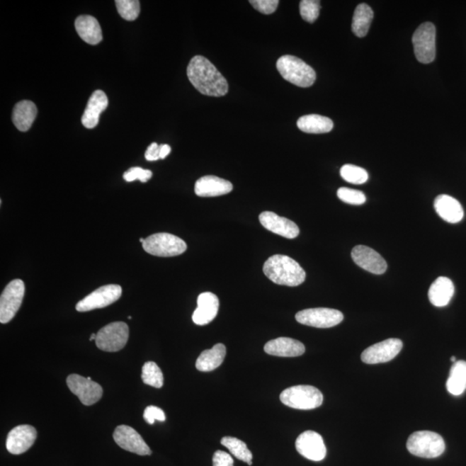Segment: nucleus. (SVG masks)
<instances>
[{
    "mask_svg": "<svg viewBox=\"0 0 466 466\" xmlns=\"http://www.w3.org/2000/svg\"><path fill=\"white\" fill-rule=\"evenodd\" d=\"M74 25L82 40L91 45H96L103 39L101 25L92 16H80L76 18Z\"/></svg>",
    "mask_w": 466,
    "mask_h": 466,
    "instance_id": "obj_24",
    "label": "nucleus"
},
{
    "mask_svg": "<svg viewBox=\"0 0 466 466\" xmlns=\"http://www.w3.org/2000/svg\"><path fill=\"white\" fill-rule=\"evenodd\" d=\"M124 179L127 183H132L135 180H140L142 183H147L152 177V172L149 169H144L140 167H134L128 169L124 173Z\"/></svg>",
    "mask_w": 466,
    "mask_h": 466,
    "instance_id": "obj_37",
    "label": "nucleus"
},
{
    "mask_svg": "<svg viewBox=\"0 0 466 466\" xmlns=\"http://www.w3.org/2000/svg\"><path fill=\"white\" fill-rule=\"evenodd\" d=\"M145 159L149 161L159 160L160 145H158L157 143H152L149 145L147 151L145 152Z\"/></svg>",
    "mask_w": 466,
    "mask_h": 466,
    "instance_id": "obj_41",
    "label": "nucleus"
},
{
    "mask_svg": "<svg viewBox=\"0 0 466 466\" xmlns=\"http://www.w3.org/2000/svg\"><path fill=\"white\" fill-rule=\"evenodd\" d=\"M96 339L98 349L116 353L124 348L129 339V327L125 322L108 324L98 331Z\"/></svg>",
    "mask_w": 466,
    "mask_h": 466,
    "instance_id": "obj_8",
    "label": "nucleus"
},
{
    "mask_svg": "<svg viewBox=\"0 0 466 466\" xmlns=\"http://www.w3.org/2000/svg\"><path fill=\"white\" fill-rule=\"evenodd\" d=\"M341 176L343 180L351 184H363L369 178L368 173L365 169L353 164L343 165L341 169Z\"/></svg>",
    "mask_w": 466,
    "mask_h": 466,
    "instance_id": "obj_33",
    "label": "nucleus"
},
{
    "mask_svg": "<svg viewBox=\"0 0 466 466\" xmlns=\"http://www.w3.org/2000/svg\"><path fill=\"white\" fill-rule=\"evenodd\" d=\"M434 209L446 222L456 224L464 218V209L459 200L452 196L441 195L434 200Z\"/></svg>",
    "mask_w": 466,
    "mask_h": 466,
    "instance_id": "obj_23",
    "label": "nucleus"
},
{
    "mask_svg": "<svg viewBox=\"0 0 466 466\" xmlns=\"http://www.w3.org/2000/svg\"><path fill=\"white\" fill-rule=\"evenodd\" d=\"M113 439L122 449L137 455H151L152 450L135 429L129 426H118L113 433Z\"/></svg>",
    "mask_w": 466,
    "mask_h": 466,
    "instance_id": "obj_14",
    "label": "nucleus"
},
{
    "mask_svg": "<svg viewBox=\"0 0 466 466\" xmlns=\"http://www.w3.org/2000/svg\"><path fill=\"white\" fill-rule=\"evenodd\" d=\"M402 341L399 339H389L375 343L363 351L361 359L367 365L387 363L396 358L402 349Z\"/></svg>",
    "mask_w": 466,
    "mask_h": 466,
    "instance_id": "obj_13",
    "label": "nucleus"
},
{
    "mask_svg": "<svg viewBox=\"0 0 466 466\" xmlns=\"http://www.w3.org/2000/svg\"><path fill=\"white\" fill-rule=\"evenodd\" d=\"M451 361H452L453 363H456V362H457V359H456V358L454 357V356H453V357L451 358Z\"/></svg>",
    "mask_w": 466,
    "mask_h": 466,
    "instance_id": "obj_44",
    "label": "nucleus"
},
{
    "mask_svg": "<svg viewBox=\"0 0 466 466\" xmlns=\"http://www.w3.org/2000/svg\"><path fill=\"white\" fill-rule=\"evenodd\" d=\"M407 448L414 456L434 459L445 452V444L440 434L419 431L411 434L407 441Z\"/></svg>",
    "mask_w": 466,
    "mask_h": 466,
    "instance_id": "obj_5",
    "label": "nucleus"
},
{
    "mask_svg": "<svg viewBox=\"0 0 466 466\" xmlns=\"http://www.w3.org/2000/svg\"><path fill=\"white\" fill-rule=\"evenodd\" d=\"M297 452L306 459L322 461L326 455V448L321 434L314 431H306L300 434L295 441Z\"/></svg>",
    "mask_w": 466,
    "mask_h": 466,
    "instance_id": "obj_15",
    "label": "nucleus"
},
{
    "mask_svg": "<svg viewBox=\"0 0 466 466\" xmlns=\"http://www.w3.org/2000/svg\"><path fill=\"white\" fill-rule=\"evenodd\" d=\"M25 286L21 279L11 281L0 298V322L6 324L15 317L25 297Z\"/></svg>",
    "mask_w": 466,
    "mask_h": 466,
    "instance_id": "obj_9",
    "label": "nucleus"
},
{
    "mask_svg": "<svg viewBox=\"0 0 466 466\" xmlns=\"http://www.w3.org/2000/svg\"><path fill=\"white\" fill-rule=\"evenodd\" d=\"M260 223L268 231L288 239L298 237L300 229L293 221L275 215L273 212H263L259 215Z\"/></svg>",
    "mask_w": 466,
    "mask_h": 466,
    "instance_id": "obj_18",
    "label": "nucleus"
},
{
    "mask_svg": "<svg viewBox=\"0 0 466 466\" xmlns=\"http://www.w3.org/2000/svg\"><path fill=\"white\" fill-rule=\"evenodd\" d=\"M297 126L303 132L322 134L330 132L334 128V122L327 117L318 115V114H309V115L300 118Z\"/></svg>",
    "mask_w": 466,
    "mask_h": 466,
    "instance_id": "obj_28",
    "label": "nucleus"
},
{
    "mask_svg": "<svg viewBox=\"0 0 466 466\" xmlns=\"http://www.w3.org/2000/svg\"><path fill=\"white\" fill-rule=\"evenodd\" d=\"M264 351L272 356L295 358L305 353V346L296 339L281 337L268 341L264 346Z\"/></svg>",
    "mask_w": 466,
    "mask_h": 466,
    "instance_id": "obj_20",
    "label": "nucleus"
},
{
    "mask_svg": "<svg viewBox=\"0 0 466 466\" xmlns=\"http://www.w3.org/2000/svg\"><path fill=\"white\" fill-rule=\"evenodd\" d=\"M351 258L358 267L375 275L384 274L388 268L385 258L368 246H355L351 251Z\"/></svg>",
    "mask_w": 466,
    "mask_h": 466,
    "instance_id": "obj_16",
    "label": "nucleus"
},
{
    "mask_svg": "<svg viewBox=\"0 0 466 466\" xmlns=\"http://www.w3.org/2000/svg\"><path fill=\"white\" fill-rule=\"evenodd\" d=\"M454 291H455V288L451 280L445 276H441L433 283L429 288V301L433 306L445 307L451 301Z\"/></svg>",
    "mask_w": 466,
    "mask_h": 466,
    "instance_id": "obj_25",
    "label": "nucleus"
},
{
    "mask_svg": "<svg viewBox=\"0 0 466 466\" xmlns=\"http://www.w3.org/2000/svg\"><path fill=\"white\" fill-rule=\"evenodd\" d=\"M276 69L284 80L300 88H309L316 80V73L312 67L302 59L293 55H283L276 62Z\"/></svg>",
    "mask_w": 466,
    "mask_h": 466,
    "instance_id": "obj_3",
    "label": "nucleus"
},
{
    "mask_svg": "<svg viewBox=\"0 0 466 466\" xmlns=\"http://www.w3.org/2000/svg\"><path fill=\"white\" fill-rule=\"evenodd\" d=\"M144 419L147 424L153 425L156 421H164L166 416L163 409L156 406H149L144 410Z\"/></svg>",
    "mask_w": 466,
    "mask_h": 466,
    "instance_id": "obj_39",
    "label": "nucleus"
},
{
    "mask_svg": "<svg viewBox=\"0 0 466 466\" xmlns=\"http://www.w3.org/2000/svg\"><path fill=\"white\" fill-rule=\"evenodd\" d=\"M37 430L30 425L16 426L8 433L6 439L7 451L14 455L25 453L37 440Z\"/></svg>",
    "mask_w": 466,
    "mask_h": 466,
    "instance_id": "obj_17",
    "label": "nucleus"
},
{
    "mask_svg": "<svg viewBox=\"0 0 466 466\" xmlns=\"http://www.w3.org/2000/svg\"><path fill=\"white\" fill-rule=\"evenodd\" d=\"M118 13L125 21H136L140 13V2L138 0H116Z\"/></svg>",
    "mask_w": 466,
    "mask_h": 466,
    "instance_id": "obj_34",
    "label": "nucleus"
},
{
    "mask_svg": "<svg viewBox=\"0 0 466 466\" xmlns=\"http://www.w3.org/2000/svg\"><path fill=\"white\" fill-rule=\"evenodd\" d=\"M295 319L302 325L317 329H330L341 323L343 315L341 311L336 309L318 307L300 311L296 314Z\"/></svg>",
    "mask_w": 466,
    "mask_h": 466,
    "instance_id": "obj_10",
    "label": "nucleus"
},
{
    "mask_svg": "<svg viewBox=\"0 0 466 466\" xmlns=\"http://www.w3.org/2000/svg\"><path fill=\"white\" fill-rule=\"evenodd\" d=\"M321 11V2L318 0H302L300 3V13L304 21L314 23L317 21Z\"/></svg>",
    "mask_w": 466,
    "mask_h": 466,
    "instance_id": "obj_35",
    "label": "nucleus"
},
{
    "mask_svg": "<svg viewBox=\"0 0 466 466\" xmlns=\"http://www.w3.org/2000/svg\"><path fill=\"white\" fill-rule=\"evenodd\" d=\"M234 461L230 454L223 451H217L213 454L212 465L213 466H234Z\"/></svg>",
    "mask_w": 466,
    "mask_h": 466,
    "instance_id": "obj_40",
    "label": "nucleus"
},
{
    "mask_svg": "<svg viewBox=\"0 0 466 466\" xmlns=\"http://www.w3.org/2000/svg\"><path fill=\"white\" fill-rule=\"evenodd\" d=\"M38 115L37 106L33 101H22L16 104L13 112V122L21 132H27Z\"/></svg>",
    "mask_w": 466,
    "mask_h": 466,
    "instance_id": "obj_26",
    "label": "nucleus"
},
{
    "mask_svg": "<svg viewBox=\"0 0 466 466\" xmlns=\"http://www.w3.org/2000/svg\"><path fill=\"white\" fill-rule=\"evenodd\" d=\"M171 152V146L168 144H161L160 145V159H164Z\"/></svg>",
    "mask_w": 466,
    "mask_h": 466,
    "instance_id": "obj_42",
    "label": "nucleus"
},
{
    "mask_svg": "<svg viewBox=\"0 0 466 466\" xmlns=\"http://www.w3.org/2000/svg\"><path fill=\"white\" fill-rule=\"evenodd\" d=\"M221 444L231 452L233 456L237 459L247 463L249 465H252V455L250 450L248 449L247 445L244 441L237 439L234 437L227 436L221 440Z\"/></svg>",
    "mask_w": 466,
    "mask_h": 466,
    "instance_id": "obj_31",
    "label": "nucleus"
},
{
    "mask_svg": "<svg viewBox=\"0 0 466 466\" xmlns=\"http://www.w3.org/2000/svg\"><path fill=\"white\" fill-rule=\"evenodd\" d=\"M227 355V348L223 343H216L212 349L205 350L197 358L196 369L208 373L215 370L221 365Z\"/></svg>",
    "mask_w": 466,
    "mask_h": 466,
    "instance_id": "obj_27",
    "label": "nucleus"
},
{
    "mask_svg": "<svg viewBox=\"0 0 466 466\" xmlns=\"http://www.w3.org/2000/svg\"><path fill=\"white\" fill-rule=\"evenodd\" d=\"M189 81L207 96L222 97L228 93V83L216 67L206 57L201 55L191 59L188 66Z\"/></svg>",
    "mask_w": 466,
    "mask_h": 466,
    "instance_id": "obj_1",
    "label": "nucleus"
},
{
    "mask_svg": "<svg viewBox=\"0 0 466 466\" xmlns=\"http://www.w3.org/2000/svg\"><path fill=\"white\" fill-rule=\"evenodd\" d=\"M67 385L74 394L78 397L82 404L91 406L96 404L103 396V389L92 381L90 377H83L80 375L72 374L67 378Z\"/></svg>",
    "mask_w": 466,
    "mask_h": 466,
    "instance_id": "obj_12",
    "label": "nucleus"
},
{
    "mask_svg": "<svg viewBox=\"0 0 466 466\" xmlns=\"http://www.w3.org/2000/svg\"><path fill=\"white\" fill-rule=\"evenodd\" d=\"M337 195L343 203L351 205H363L366 201L365 193L348 188H339Z\"/></svg>",
    "mask_w": 466,
    "mask_h": 466,
    "instance_id": "obj_36",
    "label": "nucleus"
},
{
    "mask_svg": "<svg viewBox=\"0 0 466 466\" xmlns=\"http://www.w3.org/2000/svg\"><path fill=\"white\" fill-rule=\"evenodd\" d=\"M263 273L271 281L278 285L296 287L305 281L306 272L290 256L274 255L263 266Z\"/></svg>",
    "mask_w": 466,
    "mask_h": 466,
    "instance_id": "obj_2",
    "label": "nucleus"
},
{
    "mask_svg": "<svg viewBox=\"0 0 466 466\" xmlns=\"http://www.w3.org/2000/svg\"><path fill=\"white\" fill-rule=\"evenodd\" d=\"M142 380L145 385L160 389L164 386V374L156 363L149 361L142 369Z\"/></svg>",
    "mask_w": 466,
    "mask_h": 466,
    "instance_id": "obj_32",
    "label": "nucleus"
},
{
    "mask_svg": "<svg viewBox=\"0 0 466 466\" xmlns=\"http://www.w3.org/2000/svg\"><path fill=\"white\" fill-rule=\"evenodd\" d=\"M446 389L453 396H460L466 390V362L457 361L450 370Z\"/></svg>",
    "mask_w": 466,
    "mask_h": 466,
    "instance_id": "obj_29",
    "label": "nucleus"
},
{
    "mask_svg": "<svg viewBox=\"0 0 466 466\" xmlns=\"http://www.w3.org/2000/svg\"><path fill=\"white\" fill-rule=\"evenodd\" d=\"M122 295V288L117 284L102 286L77 303L78 312H89L112 305Z\"/></svg>",
    "mask_w": 466,
    "mask_h": 466,
    "instance_id": "obj_11",
    "label": "nucleus"
},
{
    "mask_svg": "<svg viewBox=\"0 0 466 466\" xmlns=\"http://www.w3.org/2000/svg\"><path fill=\"white\" fill-rule=\"evenodd\" d=\"M108 98L103 91L97 90L91 96L88 106L83 113L81 123L88 129L96 128L100 121V116L108 108Z\"/></svg>",
    "mask_w": 466,
    "mask_h": 466,
    "instance_id": "obj_22",
    "label": "nucleus"
},
{
    "mask_svg": "<svg viewBox=\"0 0 466 466\" xmlns=\"http://www.w3.org/2000/svg\"><path fill=\"white\" fill-rule=\"evenodd\" d=\"M374 13L367 4H360L354 11L351 30L358 38L365 37L368 33Z\"/></svg>",
    "mask_w": 466,
    "mask_h": 466,
    "instance_id": "obj_30",
    "label": "nucleus"
},
{
    "mask_svg": "<svg viewBox=\"0 0 466 466\" xmlns=\"http://www.w3.org/2000/svg\"><path fill=\"white\" fill-rule=\"evenodd\" d=\"M143 248L149 254L169 258L184 254L187 251V244L178 237L160 232L145 239Z\"/></svg>",
    "mask_w": 466,
    "mask_h": 466,
    "instance_id": "obj_6",
    "label": "nucleus"
},
{
    "mask_svg": "<svg viewBox=\"0 0 466 466\" xmlns=\"http://www.w3.org/2000/svg\"><path fill=\"white\" fill-rule=\"evenodd\" d=\"M197 309L193 312V322L198 326H205L212 322L218 314L220 301L217 295L211 292L200 294L197 299Z\"/></svg>",
    "mask_w": 466,
    "mask_h": 466,
    "instance_id": "obj_19",
    "label": "nucleus"
},
{
    "mask_svg": "<svg viewBox=\"0 0 466 466\" xmlns=\"http://www.w3.org/2000/svg\"><path fill=\"white\" fill-rule=\"evenodd\" d=\"M251 5L263 14L274 13L278 6V0H251Z\"/></svg>",
    "mask_w": 466,
    "mask_h": 466,
    "instance_id": "obj_38",
    "label": "nucleus"
},
{
    "mask_svg": "<svg viewBox=\"0 0 466 466\" xmlns=\"http://www.w3.org/2000/svg\"><path fill=\"white\" fill-rule=\"evenodd\" d=\"M436 30L433 23H421L413 35L414 55L417 60L424 64L433 62L436 55Z\"/></svg>",
    "mask_w": 466,
    "mask_h": 466,
    "instance_id": "obj_7",
    "label": "nucleus"
},
{
    "mask_svg": "<svg viewBox=\"0 0 466 466\" xmlns=\"http://www.w3.org/2000/svg\"><path fill=\"white\" fill-rule=\"evenodd\" d=\"M96 337H97V334H93L92 335H91V337H90V339H89V341H96Z\"/></svg>",
    "mask_w": 466,
    "mask_h": 466,
    "instance_id": "obj_43",
    "label": "nucleus"
},
{
    "mask_svg": "<svg viewBox=\"0 0 466 466\" xmlns=\"http://www.w3.org/2000/svg\"><path fill=\"white\" fill-rule=\"evenodd\" d=\"M280 400L284 405L292 409L310 410L322 406L323 394L314 386H292L283 391L280 394Z\"/></svg>",
    "mask_w": 466,
    "mask_h": 466,
    "instance_id": "obj_4",
    "label": "nucleus"
},
{
    "mask_svg": "<svg viewBox=\"0 0 466 466\" xmlns=\"http://www.w3.org/2000/svg\"><path fill=\"white\" fill-rule=\"evenodd\" d=\"M233 186L230 181L218 176H203L196 181L195 192L200 197H216L231 193Z\"/></svg>",
    "mask_w": 466,
    "mask_h": 466,
    "instance_id": "obj_21",
    "label": "nucleus"
}]
</instances>
